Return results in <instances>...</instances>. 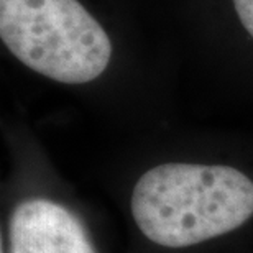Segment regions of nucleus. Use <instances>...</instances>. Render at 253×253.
<instances>
[{
    "label": "nucleus",
    "mask_w": 253,
    "mask_h": 253,
    "mask_svg": "<svg viewBox=\"0 0 253 253\" xmlns=\"http://www.w3.org/2000/svg\"><path fill=\"white\" fill-rule=\"evenodd\" d=\"M10 253H97L83 222L64 206L28 199L8 220Z\"/></svg>",
    "instance_id": "nucleus-3"
},
{
    "label": "nucleus",
    "mask_w": 253,
    "mask_h": 253,
    "mask_svg": "<svg viewBox=\"0 0 253 253\" xmlns=\"http://www.w3.org/2000/svg\"><path fill=\"white\" fill-rule=\"evenodd\" d=\"M2 253H3V250H2Z\"/></svg>",
    "instance_id": "nucleus-5"
},
{
    "label": "nucleus",
    "mask_w": 253,
    "mask_h": 253,
    "mask_svg": "<svg viewBox=\"0 0 253 253\" xmlns=\"http://www.w3.org/2000/svg\"><path fill=\"white\" fill-rule=\"evenodd\" d=\"M0 38L27 68L63 84L97 79L112 58L107 32L79 0H0Z\"/></svg>",
    "instance_id": "nucleus-2"
},
{
    "label": "nucleus",
    "mask_w": 253,
    "mask_h": 253,
    "mask_svg": "<svg viewBox=\"0 0 253 253\" xmlns=\"http://www.w3.org/2000/svg\"><path fill=\"white\" fill-rule=\"evenodd\" d=\"M234 7L240 23L253 38V0H234Z\"/></svg>",
    "instance_id": "nucleus-4"
},
{
    "label": "nucleus",
    "mask_w": 253,
    "mask_h": 253,
    "mask_svg": "<svg viewBox=\"0 0 253 253\" xmlns=\"http://www.w3.org/2000/svg\"><path fill=\"white\" fill-rule=\"evenodd\" d=\"M131 215L153 244L186 249L234 232L250 219L253 181L222 165H158L136 181Z\"/></svg>",
    "instance_id": "nucleus-1"
}]
</instances>
